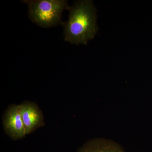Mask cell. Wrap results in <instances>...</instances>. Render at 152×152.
I'll return each mask as SVG.
<instances>
[{"label":"cell","instance_id":"cell-3","mask_svg":"<svg viewBox=\"0 0 152 152\" xmlns=\"http://www.w3.org/2000/svg\"><path fill=\"white\" fill-rule=\"evenodd\" d=\"M3 125L6 133L14 140L21 139L26 135L20 105L8 107L3 117Z\"/></svg>","mask_w":152,"mask_h":152},{"label":"cell","instance_id":"cell-1","mask_svg":"<svg viewBox=\"0 0 152 152\" xmlns=\"http://www.w3.org/2000/svg\"><path fill=\"white\" fill-rule=\"evenodd\" d=\"M68 10V20L61 23L65 41L75 45H86L94 38L98 29L96 10L92 1H78Z\"/></svg>","mask_w":152,"mask_h":152},{"label":"cell","instance_id":"cell-2","mask_svg":"<svg viewBox=\"0 0 152 152\" xmlns=\"http://www.w3.org/2000/svg\"><path fill=\"white\" fill-rule=\"evenodd\" d=\"M30 20L41 27L49 28L62 23V15L68 10L65 0H26Z\"/></svg>","mask_w":152,"mask_h":152},{"label":"cell","instance_id":"cell-5","mask_svg":"<svg viewBox=\"0 0 152 152\" xmlns=\"http://www.w3.org/2000/svg\"><path fill=\"white\" fill-rule=\"evenodd\" d=\"M77 152H126L115 142L104 139H95L86 142Z\"/></svg>","mask_w":152,"mask_h":152},{"label":"cell","instance_id":"cell-4","mask_svg":"<svg viewBox=\"0 0 152 152\" xmlns=\"http://www.w3.org/2000/svg\"><path fill=\"white\" fill-rule=\"evenodd\" d=\"M20 105L26 134L45 125L43 114L35 104L26 101Z\"/></svg>","mask_w":152,"mask_h":152}]
</instances>
